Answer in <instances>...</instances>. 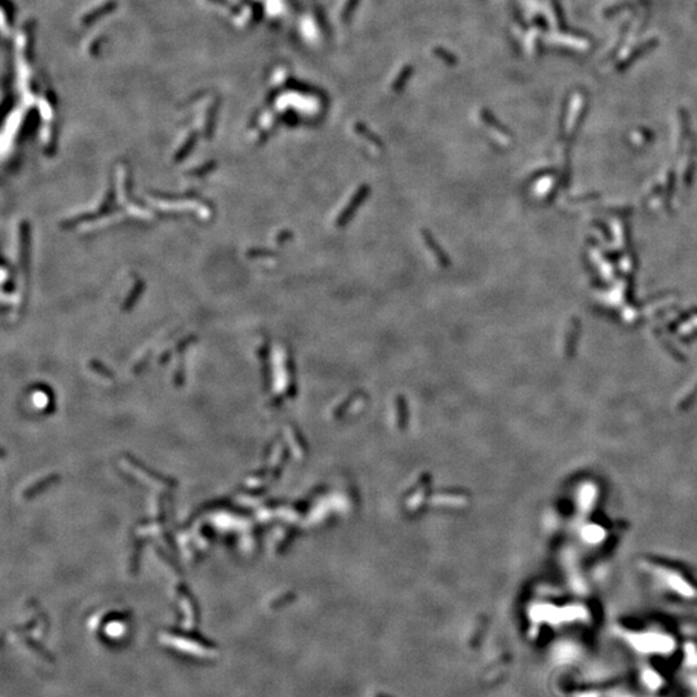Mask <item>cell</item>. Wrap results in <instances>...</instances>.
Returning a JSON list of instances; mask_svg holds the SVG:
<instances>
[{
	"mask_svg": "<svg viewBox=\"0 0 697 697\" xmlns=\"http://www.w3.org/2000/svg\"><path fill=\"white\" fill-rule=\"evenodd\" d=\"M369 186L367 183L364 185H360L359 188L357 189V191L354 193V195L352 196V199L348 200L347 204L345 205L342 211L338 213L337 220H336V226L337 227H343L348 221L352 220L353 216L355 215V212L358 211V208L365 202V199L368 198L369 195Z\"/></svg>",
	"mask_w": 697,
	"mask_h": 697,
	"instance_id": "1",
	"label": "cell"
},
{
	"mask_svg": "<svg viewBox=\"0 0 697 697\" xmlns=\"http://www.w3.org/2000/svg\"><path fill=\"white\" fill-rule=\"evenodd\" d=\"M421 237L424 243L426 244V247H428V249L430 251V253L435 257L436 262L443 267L450 266L451 264L450 257L446 253V251H443V248H442L440 244L436 242V239L433 237V234H431L429 230H421Z\"/></svg>",
	"mask_w": 697,
	"mask_h": 697,
	"instance_id": "2",
	"label": "cell"
}]
</instances>
